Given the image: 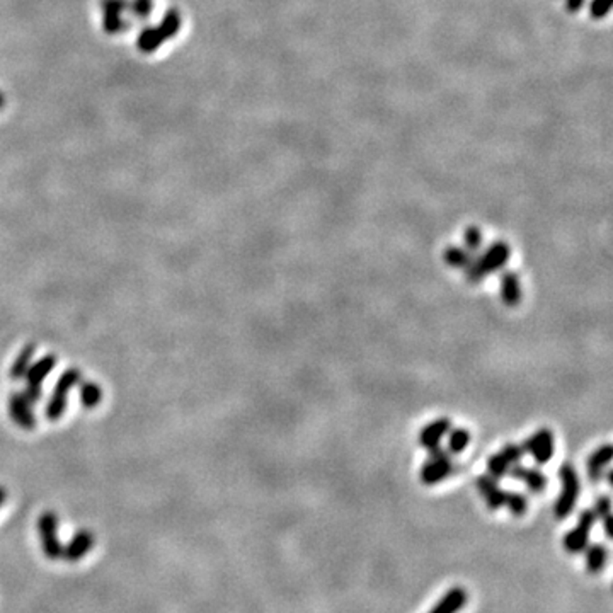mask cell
Listing matches in <instances>:
<instances>
[{
    "mask_svg": "<svg viewBox=\"0 0 613 613\" xmlns=\"http://www.w3.org/2000/svg\"><path fill=\"white\" fill-rule=\"evenodd\" d=\"M510 245L506 242H494L480 256L474 257L472 263L465 268V276L470 283H480L484 278L499 271L510 261Z\"/></svg>",
    "mask_w": 613,
    "mask_h": 613,
    "instance_id": "1",
    "label": "cell"
},
{
    "mask_svg": "<svg viewBox=\"0 0 613 613\" xmlns=\"http://www.w3.org/2000/svg\"><path fill=\"white\" fill-rule=\"evenodd\" d=\"M559 477H561L562 482V492L559 494L557 501H555L554 515L555 518L566 520L570 513H573L574 506H576L577 497H580V491H581V484L576 469H574L569 462L561 465V469H559Z\"/></svg>",
    "mask_w": 613,
    "mask_h": 613,
    "instance_id": "2",
    "label": "cell"
},
{
    "mask_svg": "<svg viewBox=\"0 0 613 613\" xmlns=\"http://www.w3.org/2000/svg\"><path fill=\"white\" fill-rule=\"evenodd\" d=\"M426 462L419 470V479L424 485H434L445 480L450 474L453 472V462L450 453L446 450H441L439 446L433 450H427Z\"/></svg>",
    "mask_w": 613,
    "mask_h": 613,
    "instance_id": "3",
    "label": "cell"
},
{
    "mask_svg": "<svg viewBox=\"0 0 613 613\" xmlns=\"http://www.w3.org/2000/svg\"><path fill=\"white\" fill-rule=\"evenodd\" d=\"M523 455H525L523 446L515 445V443L504 445L499 452L487 458L489 476L494 477V479H503L504 476H510L511 467H515L516 464H522Z\"/></svg>",
    "mask_w": 613,
    "mask_h": 613,
    "instance_id": "4",
    "label": "cell"
},
{
    "mask_svg": "<svg viewBox=\"0 0 613 613\" xmlns=\"http://www.w3.org/2000/svg\"><path fill=\"white\" fill-rule=\"evenodd\" d=\"M596 520L598 518L593 510H584L581 513L577 525L564 537V547L569 554H580L588 547L589 533H591Z\"/></svg>",
    "mask_w": 613,
    "mask_h": 613,
    "instance_id": "5",
    "label": "cell"
},
{
    "mask_svg": "<svg viewBox=\"0 0 613 613\" xmlns=\"http://www.w3.org/2000/svg\"><path fill=\"white\" fill-rule=\"evenodd\" d=\"M38 528H40V537H41V545H43V552L48 559L52 561H59L61 557V550L63 547L60 545L59 535H56V528H59V518H56L55 513H43L40 516V522H38Z\"/></svg>",
    "mask_w": 613,
    "mask_h": 613,
    "instance_id": "6",
    "label": "cell"
},
{
    "mask_svg": "<svg viewBox=\"0 0 613 613\" xmlns=\"http://www.w3.org/2000/svg\"><path fill=\"white\" fill-rule=\"evenodd\" d=\"M554 433L549 427H542V430L535 431L530 438L527 439L523 450L525 453L530 455L538 465H545L547 462H550V458L554 457Z\"/></svg>",
    "mask_w": 613,
    "mask_h": 613,
    "instance_id": "7",
    "label": "cell"
},
{
    "mask_svg": "<svg viewBox=\"0 0 613 613\" xmlns=\"http://www.w3.org/2000/svg\"><path fill=\"white\" fill-rule=\"evenodd\" d=\"M477 485V491L480 492V496L484 497L485 504H487L489 510L496 511L499 508H504V503H506V491L501 489V485L497 484V479L487 476H480L479 479L476 482Z\"/></svg>",
    "mask_w": 613,
    "mask_h": 613,
    "instance_id": "8",
    "label": "cell"
},
{
    "mask_svg": "<svg viewBox=\"0 0 613 613\" xmlns=\"http://www.w3.org/2000/svg\"><path fill=\"white\" fill-rule=\"evenodd\" d=\"M450 430H452V421L448 418L434 419L419 431V445L426 450L437 448L441 445V439L448 434Z\"/></svg>",
    "mask_w": 613,
    "mask_h": 613,
    "instance_id": "9",
    "label": "cell"
},
{
    "mask_svg": "<svg viewBox=\"0 0 613 613\" xmlns=\"http://www.w3.org/2000/svg\"><path fill=\"white\" fill-rule=\"evenodd\" d=\"M510 476L515 480L523 482L531 492L535 494H540L543 489L547 487V477L543 476L538 469H531V467H525L522 464H516L515 467H511L510 470Z\"/></svg>",
    "mask_w": 613,
    "mask_h": 613,
    "instance_id": "10",
    "label": "cell"
},
{
    "mask_svg": "<svg viewBox=\"0 0 613 613\" xmlns=\"http://www.w3.org/2000/svg\"><path fill=\"white\" fill-rule=\"evenodd\" d=\"M499 285L501 300H503L504 305H520V302H522V281H520V276L515 271H504L501 275Z\"/></svg>",
    "mask_w": 613,
    "mask_h": 613,
    "instance_id": "11",
    "label": "cell"
},
{
    "mask_svg": "<svg viewBox=\"0 0 613 613\" xmlns=\"http://www.w3.org/2000/svg\"><path fill=\"white\" fill-rule=\"evenodd\" d=\"M94 545V535L89 530H80L75 537L72 538V542L67 547H63L61 550V557L68 562H77L86 555L89 550Z\"/></svg>",
    "mask_w": 613,
    "mask_h": 613,
    "instance_id": "12",
    "label": "cell"
},
{
    "mask_svg": "<svg viewBox=\"0 0 613 613\" xmlns=\"http://www.w3.org/2000/svg\"><path fill=\"white\" fill-rule=\"evenodd\" d=\"M77 380H79V372H77V370H70V372H67L63 377H61L59 381V387H56L55 391V395H53V400L48 406L50 418H59L61 412H63L65 394H67L68 388H70Z\"/></svg>",
    "mask_w": 613,
    "mask_h": 613,
    "instance_id": "13",
    "label": "cell"
},
{
    "mask_svg": "<svg viewBox=\"0 0 613 613\" xmlns=\"http://www.w3.org/2000/svg\"><path fill=\"white\" fill-rule=\"evenodd\" d=\"M612 445H603L596 450L595 453L589 457L588 460V476L593 482L600 480L603 476V470L608 467V464L612 462Z\"/></svg>",
    "mask_w": 613,
    "mask_h": 613,
    "instance_id": "14",
    "label": "cell"
},
{
    "mask_svg": "<svg viewBox=\"0 0 613 613\" xmlns=\"http://www.w3.org/2000/svg\"><path fill=\"white\" fill-rule=\"evenodd\" d=\"M467 591L464 588H453L439 600V603L430 613H457L467 603Z\"/></svg>",
    "mask_w": 613,
    "mask_h": 613,
    "instance_id": "15",
    "label": "cell"
},
{
    "mask_svg": "<svg viewBox=\"0 0 613 613\" xmlns=\"http://www.w3.org/2000/svg\"><path fill=\"white\" fill-rule=\"evenodd\" d=\"M586 568L591 574H598L601 569L605 568L608 559V549L601 543H595V545L586 547Z\"/></svg>",
    "mask_w": 613,
    "mask_h": 613,
    "instance_id": "16",
    "label": "cell"
},
{
    "mask_svg": "<svg viewBox=\"0 0 613 613\" xmlns=\"http://www.w3.org/2000/svg\"><path fill=\"white\" fill-rule=\"evenodd\" d=\"M443 259H445V263L448 264L450 268L465 269L470 263H472L474 256L467 249L458 248V245H450V248H446L445 252H443Z\"/></svg>",
    "mask_w": 613,
    "mask_h": 613,
    "instance_id": "17",
    "label": "cell"
},
{
    "mask_svg": "<svg viewBox=\"0 0 613 613\" xmlns=\"http://www.w3.org/2000/svg\"><path fill=\"white\" fill-rule=\"evenodd\" d=\"M29 400L26 397H15L10 402V411H13V416L17 419L19 424L24 427H33L34 426V419L29 412Z\"/></svg>",
    "mask_w": 613,
    "mask_h": 613,
    "instance_id": "18",
    "label": "cell"
},
{
    "mask_svg": "<svg viewBox=\"0 0 613 613\" xmlns=\"http://www.w3.org/2000/svg\"><path fill=\"white\" fill-rule=\"evenodd\" d=\"M448 433H450V437H448V443H446L448 450H446V452L453 453V455H458V453L464 452L470 443L469 431L464 430V427H457V430H450Z\"/></svg>",
    "mask_w": 613,
    "mask_h": 613,
    "instance_id": "19",
    "label": "cell"
},
{
    "mask_svg": "<svg viewBox=\"0 0 613 613\" xmlns=\"http://www.w3.org/2000/svg\"><path fill=\"white\" fill-rule=\"evenodd\" d=\"M504 506L515 516H522L528 510V501L522 492H506V503H504Z\"/></svg>",
    "mask_w": 613,
    "mask_h": 613,
    "instance_id": "20",
    "label": "cell"
},
{
    "mask_svg": "<svg viewBox=\"0 0 613 613\" xmlns=\"http://www.w3.org/2000/svg\"><path fill=\"white\" fill-rule=\"evenodd\" d=\"M465 245H467V250H470V252H477V250L480 249V245H482V234H480V230L477 229V227H469L467 230H465Z\"/></svg>",
    "mask_w": 613,
    "mask_h": 613,
    "instance_id": "21",
    "label": "cell"
},
{
    "mask_svg": "<svg viewBox=\"0 0 613 613\" xmlns=\"http://www.w3.org/2000/svg\"><path fill=\"white\" fill-rule=\"evenodd\" d=\"M82 400H84V404H86V406H89V407L94 406V404H98L99 400H101V391H99L98 385H86V391H84Z\"/></svg>",
    "mask_w": 613,
    "mask_h": 613,
    "instance_id": "22",
    "label": "cell"
},
{
    "mask_svg": "<svg viewBox=\"0 0 613 613\" xmlns=\"http://www.w3.org/2000/svg\"><path fill=\"white\" fill-rule=\"evenodd\" d=\"M595 515L596 518H605V516L612 515V501L608 496H601L598 501H596V506H595Z\"/></svg>",
    "mask_w": 613,
    "mask_h": 613,
    "instance_id": "23",
    "label": "cell"
},
{
    "mask_svg": "<svg viewBox=\"0 0 613 613\" xmlns=\"http://www.w3.org/2000/svg\"><path fill=\"white\" fill-rule=\"evenodd\" d=\"M31 354H33V348H28L24 351V353L21 354V358H19L17 360V363L14 365V370H13V375H15V377H19V375H22V370H24V365L28 363L29 361V358H31Z\"/></svg>",
    "mask_w": 613,
    "mask_h": 613,
    "instance_id": "24",
    "label": "cell"
},
{
    "mask_svg": "<svg viewBox=\"0 0 613 613\" xmlns=\"http://www.w3.org/2000/svg\"><path fill=\"white\" fill-rule=\"evenodd\" d=\"M3 499H6V491H3V489L0 487V504L3 503Z\"/></svg>",
    "mask_w": 613,
    "mask_h": 613,
    "instance_id": "25",
    "label": "cell"
}]
</instances>
